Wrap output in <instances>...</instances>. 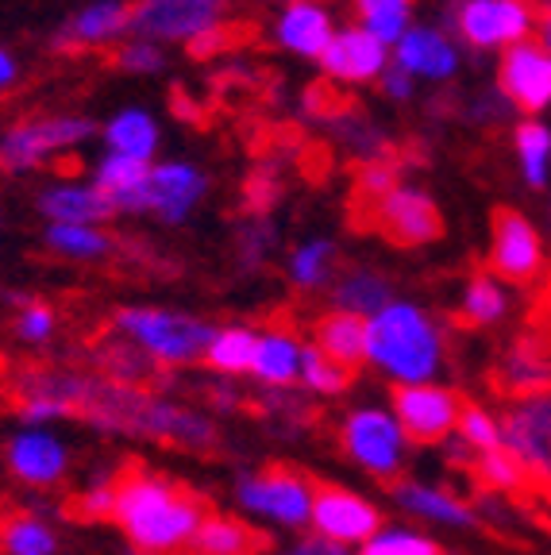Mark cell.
<instances>
[{
    "mask_svg": "<svg viewBox=\"0 0 551 555\" xmlns=\"http://www.w3.org/2000/svg\"><path fill=\"white\" fill-rule=\"evenodd\" d=\"M359 27L382 39V43H401V35L409 31V16H413V0H351Z\"/></svg>",
    "mask_w": 551,
    "mask_h": 555,
    "instance_id": "obj_33",
    "label": "cell"
},
{
    "mask_svg": "<svg viewBox=\"0 0 551 555\" xmlns=\"http://www.w3.org/2000/svg\"><path fill=\"white\" fill-rule=\"evenodd\" d=\"M536 305H543V309H551V282H548V289H543L540 301H536Z\"/></svg>",
    "mask_w": 551,
    "mask_h": 555,
    "instance_id": "obj_52",
    "label": "cell"
},
{
    "mask_svg": "<svg viewBox=\"0 0 551 555\" xmlns=\"http://www.w3.org/2000/svg\"><path fill=\"white\" fill-rule=\"evenodd\" d=\"M339 443L359 467L379 478H394L409 460V436L401 433L397 416L382 409H355L339 428Z\"/></svg>",
    "mask_w": 551,
    "mask_h": 555,
    "instance_id": "obj_10",
    "label": "cell"
},
{
    "mask_svg": "<svg viewBox=\"0 0 551 555\" xmlns=\"http://www.w3.org/2000/svg\"><path fill=\"white\" fill-rule=\"evenodd\" d=\"M93 135V124L81 116H51V120H24L0 139V170H31L62 147H78Z\"/></svg>",
    "mask_w": 551,
    "mask_h": 555,
    "instance_id": "obj_13",
    "label": "cell"
},
{
    "mask_svg": "<svg viewBox=\"0 0 551 555\" xmlns=\"http://www.w3.org/2000/svg\"><path fill=\"white\" fill-rule=\"evenodd\" d=\"M517 155H521V170H525V182L533 190H548L551 182V131L536 120L517 124Z\"/></svg>",
    "mask_w": 551,
    "mask_h": 555,
    "instance_id": "obj_35",
    "label": "cell"
},
{
    "mask_svg": "<svg viewBox=\"0 0 551 555\" xmlns=\"http://www.w3.org/2000/svg\"><path fill=\"white\" fill-rule=\"evenodd\" d=\"M490 386L498 398L517 401L533 393H551V309L536 305L525 328L501 347L494 359Z\"/></svg>",
    "mask_w": 551,
    "mask_h": 555,
    "instance_id": "obj_4",
    "label": "cell"
},
{
    "mask_svg": "<svg viewBox=\"0 0 551 555\" xmlns=\"http://www.w3.org/2000/svg\"><path fill=\"white\" fill-rule=\"evenodd\" d=\"M251 371L255 378L267 382V386H290L293 378H302V347L293 339L290 328H270L255 339V359H251Z\"/></svg>",
    "mask_w": 551,
    "mask_h": 555,
    "instance_id": "obj_27",
    "label": "cell"
},
{
    "mask_svg": "<svg viewBox=\"0 0 551 555\" xmlns=\"http://www.w3.org/2000/svg\"><path fill=\"white\" fill-rule=\"evenodd\" d=\"M274 39L302 59H320L328 43L336 39V24H332V12L324 4L302 0V4H285V12L274 24Z\"/></svg>",
    "mask_w": 551,
    "mask_h": 555,
    "instance_id": "obj_20",
    "label": "cell"
},
{
    "mask_svg": "<svg viewBox=\"0 0 551 555\" xmlns=\"http://www.w3.org/2000/svg\"><path fill=\"white\" fill-rule=\"evenodd\" d=\"M131 31V9L124 0H97L69 20L66 31L54 39V47H97L116 35Z\"/></svg>",
    "mask_w": 551,
    "mask_h": 555,
    "instance_id": "obj_26",
    "label": "cell"
},
{
    "mask_svg": "<svg viewBox=\"0 0 551 555\" xmlns=\"http://www.w3.org/2000/svg\"><path fill=\"white\" fill-rule=\"evenodd\" d=\"M278 555H359V552H351L347 544H336V540H328V537H305V540H297V544H290L285 552H278Z\"/></svg>",
    "mask_w": 551,
    "mask_h": 555,
    "instance_id": "obj_48",
    "label": "cell"
},
{
    "mask_svg": "<svg viewBox=\"0 0 551 555\" xmlns=\"http://www.w3.org/2000/svg\"><path fill=\"white\" fill-rule=\"evenodd\" d=\"M498 86L517 113H543L551 104V54L543 43H509L498 66Z\"/></svg>",
    "mask_w": 551,
    "mask_h": 555,
    "instance_id": "obj_16",
    "label": "cell"
},
{
    "mask_svg": "<svg viewBox=\"0 0 551 555\" xmlns=\"http://www.w3.org/2000/svg\"><path fill=\"white\" fill-rule=\"evenodd\" d=\"M9 470L27 486H54L69 467V455L54 436L39 433V428H27V433L12 436L9 443Z\"/></svg>",
    "mask_w": 551,
    "mask_h": 555,
    "instance_id": "obj_19",
    "label": "cell"
},
{
    "mask_svg": "<svg viewBox=\"0 0 551 555\" xmlns=\"http://www.w3.org/2000/svg\"><path fill=\"white\" fill-rule=\"evenodd\" d=\"M205 190L208 182L197 166L166 163L146 173L143 185H136L128 193H116L113 205L116 212H155L166 224H178V220L190 217V208L205 197Z\"/></svg>",
    "mask_w": 551,
    "mask_h": 555,
    "instance_id": "obj_8",
    "label": "cell"
},
{
    "mask_svg": "<svg viewBox=\"0 0 551 555\" xmlns=\"http://www.w3.org/2000/svg\"><path fill=\"white\" fill-rule=\"evenodd\" d=\"M459 436L471 443L474 451H494L501 448V425L494 421V413H486L483 405H463L459 413Z\"/></svg>",
    "mask_w": 551,
    "mask_h": 555,
    "instance_id": "obj_43",
    "label": "cell"
},
{
    "mask_svg": "<svg viewBox=\"0 0 551 555\" xmlns=\"http://www.w3.org/2000/svg\"><path fill=\"white\" fill-rule=\"evenodd\" d=\"M255 332L251 328H225L216 332L213 344H208L205 359L213 371L220 374H240V371H251V359H255Z\"/></svg>",
    "mask_w": 551,
    "mask_h": 555,
    "instance_id": "obj_36",
    "label": "cell"
},
{
    "mask_svg": "<svg viewBox=\"0 0 551 555\" xmlns=\"http://www.w3.org/2000/svg\"><path fill=\"white\" fill-rule=\"evenodd\" d=\"M382 89H386L394 101H406V96L413 93V74H409V69H401L394 62V66L382 69Z\"/></svg>",
    "mask_w": 551,
    "mask_h": 555,
    "instance_id": "obj_49",
    "label": "cell"
},
{
    "mask_svg": "<svg viewBox=\"0 0 551 555\" xmlns=\"http://www.w3.org/2000/svg\"><path fill=\"white\" fill-rule=\"evenodd\" d=\"M312 494H317V482L305 478L302 470L293 467H267L259 475H243L235 486V498H240L243 509L259 513V517L278 520L282 529H302L312 517Z\"/></svg>",
    "mask_w": 551,
    "mask_h": 555,
    "instance_id": "obj_7",
    "label": "cell"
},
{
    "mask_svg": "<svg viewBox=\"0 0 551 555\" xmlns=\"http://www.w3.org/2000/svg\"><path fill=\"white\" fill-rule=\"evenodd\" d=\"M146 173H151V166H146L143 158L116 155L113 151V155L97 166V190L116 197V193H128V190H136V185H143Z\"/></svg>",
    "mask_w": 551,
    "mask_h": 555,
    "instance_id": "obj_40",
    "label": "cell"
},
{
    "mask_svg": "<svg viewBox=\"0 0 551 555\" xmlns=\"http://www.w3.org/2000/svg\"><path fill=\"white\" fill-rule=\"evenodd\" d=\"M466 467H471L474 482L483 486L486 494H540L533 475L525 470V463L509 448L478 451V460H471Z\"/></svg>",
    "mask_w": 551,
    "mask_h": 555,
    "instance_id": "obj_29",
    "label": "cell"
},
{
    "mask_svg": "<svg viewBox=\"0 0 551 555\" xmlns=\"http://www.w3.org/2000/svg\"><path fill=\"white\" fill-rule=\"evenodd\" d=\"M116 478H120V467H113L108 475L93 478L86 490L69 498L62 509L69 513L74 520H101V517H113V505H116Z\"/></svg>",
    "mask_w": 551,
    "mask_h": 555,
    "instance_id": "obj_38",
    "label": "cell"
},
{
    "mask_svg": "<svg viewBox=\"0 0 551 555\" xmlns=\"http://www.w3.org/2000/svg\"><path fill=\"white\" fill-rule=\"evenodd\" d=\"M312 347L324 351L332 363L347 366V371H359L367 363V321H362L359 312H344V309L324 312L312 324Z\"/></svg>",
    "mask_w": 551,
    "mask_h": 555,
    "instance_id": "obj_22",
    "label": "cell"
},
{
    "mask_svg": "<svg viewBox=\"0 0 551 555\" xmlns=\"http://www.w3.org/2000/svg\"><path fill=\"white\" fill-rule=\"evenodd\" d=\"M312 525L320 537L336 544H367L382 529V513L344 486H317L312 494Z\"/></svg>",
    "mask_w": 551,
    "mask_h": 555,
    "instance_id": "obj_17",
    "label": "cell"
},
{
    "mask_svg": "<svg viewBox=\"0 0 551 555\" xmlns=\"http://www.w3.org/2000/svg\"><path fill=\"white\" fill-rule=\"evenodd\" d=\"M302 378H305V386H309V390H317V393H344L347 386H351L355 371L332 363L324 351H317V347L309 344L302 351Z\"/></svg>",
    "mask_w": 551,
    "mask_h": 555,
    "instance_id": "obj_39",
    "label": "cell"
},
{
    "mask_svg": "<svg viewBox=\"0 0 551 555\" xmlns=\"http://www.w3.org/2000/svg\"><path fill=\"white\" fill-rule=\"evenodd\" d=\"M16 81V62H12L9 51H0V89L12 86Z\"/></svg>",
    "mask_w": 551,
    "mask_h": 555,
    "instance_id": "obj_50",
    "label": "cell"
},
{
    "mask_svg": "<svg viewBox=\"0 0 551 555\" xmlns=\"http://www.w3.org/2000/svg\"><path fill=\"white\" fill-rule=\"evenodd\" d=\"M267 552H270L267 532L251 529V525H243L235 517H225V513H208L181 555H267Z\"/></svg>",
    "mask_w": 551,
    "mask_h": 555,
    "instance_id": "obj_21",
    "label": "cell"
},
{
    "mask_svg": "<svg viewBox=\"0 0 551 555\" xmlns=\"http://www.w3.org/2000/svg\"><path fill=\"white\" fill-rule=\"evenodd\" d=\"M278 193H282V185H278V173L274 170H259L247 182V190H243V201H247V208L259 217V212H267V208L274 205Z\"/></svg>",
    "mask_w": 551,
    "mask_h": 555,
    "instance_id": "obj_47",
    "label": "cell"
},
{
    "mask_svg": "<svg viewBox=\"0 0 551 555\" xmlns=\"http://www.w3.org/2000/svg\"><path fill=\"white\" fill-rule=\"evenodd\" d=\"M274 247V228L267 220H247V228L240 232V255L247 267H259L267 259V251Z\"/></svg>",
    "mask_w": 551,
    "mask_h": 555,
    "instance_id": "obj_46",
    "label": "cell"
},
{
    "mask_svg": "<svg viewBox=\"0 0 551 555\" xmlns=\"http://www.w3.org/2000/svg\"><path fill=\"white\" fill-rule=\"evenodd\" d=\"M490 267L505 282L528 286L543 270V243L536 228L513 208H494L490 217Z\"/></svg>",
    "mask_w": 551,
    "mask_h": 555,
    "instance_id": "obj_15",
    "label": "cell"
},
{
    "mask_svg": "<svg viewBox=\"0 0 551 555\" xmlns=\"http://www.w3.org/2000/svg\"><path fill=\"white\" fill-rule=\"evenodd\" d=\"M113 328L139 344L158 363H197L213 344L216 328L197 317H178L163 309H124L113 317Z\"/></svg>",
    "mask_w": 551,
    "mask_h": 555,
    "instance_id": "obj_5",
    "label": "cell"
},
{
    "mask_svg": "<svg viewBox=\"0 0 551 555\" xmlns=\"http://www.w3.org/2000/svg\"><path fill=\"white\" fill-rule=\"evenodd\" d=\"M228 0H139L131 9V31L139 39L193 43L208 27L225 24Z\"/></svg>",
    "mask_w": 551,
    "mask_h": 555,
    "instance_id": "obj_11",
    "label": "cell"
},
{
    "mask_svg": "<svg viewBox=\"0 0 551 555\" xmlns=\"http://www.w3.org/2000/svg\"><path fill=\"white\" fill-rule=\"evenodd\" d=\"M0 552L4 555H54L59 540L47 529V520L31 513H9L0 509Z\"/></svg>",
    "mask_w": 551,
    "mask_h": 555,
    "instance_id": "obj_31",
    "label": "cell"
},
{
    "mask_svg": "<svg viewBox=\"0 0 551 555\" xmlns=\"http://www.w3.org/2000/svg\"><path fill=\"white\" fill-rule=\"evenodd\" d=\"M389 494H394V502L406 513H413V517H421V520H432V525H451V529H474V525H478L471 505L459 502L448 490H439V486L397 482Z\"/></svg>",
    "mask_w": 551,
    "mask_h": 555,
    "instance_id": "obj_23",
    "label": "cell"
},
{
    "mask_svg": "<svg viewBox=\"0 0 551 555\" xmlns=\"http://www.w3.org/2000/svg\"><path fill=\"white\" fill-rule=\"evenodd\" d=\"M501 448H509L525 463L536 490L551 486V393L517 398L501 413Z\"/></svg>",
    "mask_w": 551,
    "mask_h": 555,
    "instance_id": "obj_9",
    "label": "cell"
},
{
    "mask_svg": "<svg viewBox=\"0 0 551 555\" xmlns=\"http://www.w3.org/2000/svg\"><path fill=\"white\" fill-rule=\"evenodd\" d=\"M39 208L43 217H51L54 224H97V220H113L116 205L108 193L81 190V185H51L39 193Z\"/></svg>",
    "mask_w": 551,
    "mask_h": 555,
    "instance_id": "obj_25",
    "label": "cell"
},
{
    "mask_svg": "<svg viewBox=\"0 0 551 555\" xmlns=\"http://www.w3.org/2000/svg\"><path fill=\"white\" fill-rule=\"evenodd\" d=\"M456 31L478 51L501 43H521L536 27V9L528 0H463L456 12Z\"/></svg>",
    "mask_w": 551,
    "mask_h": 555,
    "instance_id": "obj_12",
    "label": "cell"
},
{
    "mask_svg": "<svg viewBox=\"0 0 551 555\" xmlns=\"http://www.w3.org/2000/svg\"><path fill=\"white\" fill-rule=\"evenodd\" d=\"M359 555H448L436 540L417 537L409 529H379L367 544H362Z\"/></svg>",
    "mask_w": 551,
    "mask_h": 555,
    "instance_id": "obj_41",
    "label": "cell"
},
{
    "mask_svg": "<svg viewBox=\"0 0 551 555\" xmlns=\"http://www.w3.org/2000/svg\"><path fill=\"white\" fill-rule=\"evenodd\" d=\"M104 139H108V147H113L116 155H131V158H143L146 163L158 147V128L146 113L128 108V113L113 116V124L104 128Z\"/></svg>",
    "mask_w": 551,
    "mask_h": 555,
    "instance_id": "obj_32",
    "label": "cell"
},
{
    "mask_svg": "<svg viewBox=\"0 0 551 555\" xmlns=\"http://www.w3.org/2000/svg\"><path fill=\"white\" fill-rule=\"evenodd\" d=\"M208 517V502L163 475H151L139 460H124L116 478L113 520L143 555H181L201 520Z\"/></svg>",
    "mask_w": 551,
    "mask_h": 555,
    "instance_id": "obj_2",
    "label": "cell"
},
{
    "mask_svg": "<svg viewBox=\"0 0 551 555\" xmlns=\"http://www.w3.org/2000/svg\"><path fill=\"white\" fill-rule=\"evenodd\" d=\"M367 359L397 386L432 382L444 363V339L417 305L389 301L367 321Z\"/></svg>",
    "mask_w": 551,
    "mask_h": 555,
    "instance_id": "obj_3",
    "label": "cell"
},
{
    "mask_svg": "<svg viewBox=\"0 0 551 555\" xmlns=\"http://www.w3.org/2000/svg\"><path fill=\"white\" fill-rule=\"evenodd\" d=\"M540 498H543V502H548V509H551V486H548V490H543Z\"/></svg>",
    "mask_w": 551,
    "mask_h": 555,
    "instance_id": "obj_53",
    "label": "cell"
},
{
    "mask_svg": "<svg viewBox=\"0 0 551 555\" xmlns=\"http://www.w3.org/2000/svg\"><path fill=\"white\" fill-rule=\"evenodd\" d=\"M51 332H54V312L39 301H27L16 321V336L27 339V344H43V339H51Z\"/></svg>",
    "mask_w": 551,
    "mask_h": 555,
    "instance_id": "obj_45",
    "label": "cell"
},
{
    "mask_svg": "<svg viewBox=\"0 0 551 555\" xmlns=\"http://www.w3.org/2000/svg\"><path fill=\"white\" fill-rule=\"evenodd\" d=\"M332 301H336V309H344V312L374 317V312L389 305V282L379 274V270L351 267V270H344V278L332 286Z\"/></svg>",
    "mask_w": 551,
    "mask_h": 555,
    "instance_id": "obj_30",
    "label": "cell"
},
{
    "mask_svg": "<svg viewBox=\"0 0 551 555\" xmlns=\"http://www.w3.org/2000/svg\"><path fill=\"white\" fill-rule=\"evenodd\" d=\"M93 363L97 371H104V378L128 382V386L151 390V378H155V359L146 356L139 344H131L128 336H104L93 347Z\"/></svg>",
    "mask_w": 551,
    "mask_h": 555,
    "instance_id": "obj_28",
    "label": "cell"
},
{
    "mask_svg": "<svg viewBox=\"0 0 551 555\" xmlns=\"http://www.w3.org/2000/svg\"><path fill=\"white\" fill-rule=\"evenodd\" d=\"M456 62V47L432 27H409L397 43V66L409 69L413 78H451Z\"/></svg>",
    "mask_w": 551,
    "mask_h": 555,
    "instance_id": "obj_24",
    "label": "cell"
},
{
    "mask_svg": "<svg viewBox=\"0 0 551 555\" xmlns=\"http://www.w3.org/2000/svg\"><path fill=\"white\" fill-rule=\"evenodd\" d=\"M320 66H324V74L332 81L362 86V81L382 78V69H386V43L374 39L367 27H347L320 54Z\"/></svg>",
    "mask_w": 551,
    "mask_h": 555,
    "instance_id": "obj_18",
    "label": "cell"
},
{
    "mask_svg": "<svg viewBox=\"0 0 551 555\" xmlns=\"http://www.w3.org/2000/svg\"><path fill=\"white\" fill-rule=\"evenodd\" d=\"M509 309V297L501 289V282L494 274H474L471 286L463 294V312H459V324L466 328H486V324H498Z\"/></svg>",
    "mask_w": 551,
    "mask_h": 555,
    "instance_id": "obj_34",
    "label": "cell"
},
{
    "mask_svg": "<svg viewBox=\"0 0 551 555\" xmlns=\"http://www.w3.org/2000/svg\"><path fill=\"white\" fill-rule=\"evenodd\" d=\"M459 398L444 386L432 382H413V386H397L394 390V416L401 433L417 443H439L448 440L451 428L459 425Z\"/></svg>",
    "mask_w": 551,
    "mask_h": 555,
    "instance_id": "obj_14",
    "label": "cell"
},
{
    "mask_svg": "<svg viewBox=\"0 0 551 555\" xmlns=\"http://www.w3.org/2000/svg\"><path fill=\"white\" fill-rule=\"evenodd\" d=\"M24 398L66 401L69 416H81L101 433L146 436V440H163L190 451L216 448V428L208 416L193 413V409H178L146 386H128V382H113L104 374L24 366L12 374V401Z\"/></svg>",
    "mask_w": 551,
    "mask_h": 555,
    "instance_id": "obj_1",
    "label": "cell"
},
{
    "mask_svg": "<svg viewBox=\"0 0 551 555\" xmlns=\"http://www.w3.org/2000/svg\"><path fill=\"white\" fill-rule=\"evenodd\" d=\"M47 243L59 255H69V259H104V255H113V240L97 232L93 224H51Z\"/></svg>",
    "mask_w": 551,
    "mask_h": 555,
    "instance_id": "obj_37",
    "label": "cell"
},
{
    "mask_svg": "<svg viewBox=\"0 0 551 555\" xmlns=\"http://www.w3.org/2000/svg\"><path fill=\"white\" fill-rule=\"evenodd\" d=\"M355 228L359 232H379L394 247H424V243H436L444 235V217H439V205L424 190L397 182L386 197L374 201L355 220Z\"/></svg>",
    "mask_w": 551,
    "mask_h": 555,
    "instance_id": "obj_6",
    "label": "cell"
},
{
    "mask_svg": "<svg viewBox=\"0 0 551 555\" xmlns=\"http://www.w3.org/2000/svg\"><path fill=\"white\" fill-rule=\"evenodd\" d=\"M328 270H332V243L328 240H312V243H305V247H297V255H293V262H290L293 282L302 289L324 286Z\"/></svg>",
    "mask_w": 551,
    "mask_h": 555,
    "instance_id": "obj_42",
    "label": "cell"
},
{
    "mask_svg": "<svg viewBox=\"0 0 551 555\" xmlns=\"http://www.w3.org/2000/svg\"><path fill=\"white\" fill-rule=\"evenodd\" d=\"M540 43H543V51L551 54V9L540 12Z\"/></svg>",
    "mask_w": 551,
    "mask_h": 555,
    "instance_id": "obj_51",
    "label": "cell"
},
{
    "mask_svg": "<svg viewBox=\"0 0 551 555\" xmlns=\"http://www.w3.org/2000/svg\"><path fill=\"white\" fill-rule=\"evenodd\" d=\"M116 66L131 69V74H155V69H163V51H158L151 39H136V43L120 47V51L113 54Z\"/></svg>",
    "mask_w": 551,
    "mask_h": 555,
    "instance_id": "obj_44",
    "label": "cell"
},
{
    "mask_svg": "<svg viewBox=\"0 0 551 555\" xmlns=\"http://www.w3.org/2000/svg\"><path fill=\"white\" fill-rule=\"evenodd\" d=\"M282 4H302V0H282Z\"/></svg>",
    "mask_w": 551,
    "mask_h": 555,
    "instance_id": "obj_54",
    "label": "cell"
}]
</instances>
